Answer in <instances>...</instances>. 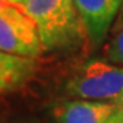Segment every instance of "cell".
<instances>
[{
    "instance_id": "cell-9",
    "label": "cell",
    "mask_w": 123,
    "mask_h": 123,
    "mask_svg": "<svg viewBox=\"0 0 123 123\" xmlns=\"http://www.w3.org/2000/svg\"><path fill=\"white\" fill-rule=\"evenodd\" d=\"M8 1H11V3H15V4H19V6H22V3L25 1V0H8Z\"/></svg>"
},
{
    "instance_id": "cell-3",
    "label": "cell",
    "mask_w": 123,
    "mask_h": 123,
    "mask_svg": "<svg viewBox=\"0 0 123 123\" xmlns=\"http://www.w3.org/2000/svg\"><path fill=\"white\" fill-rule=\"evenodd\" d=\"M44 51L36 22L22 6L0 0V52L36 59Z\"/></svg>"
},
{
    "instance_id": "cell-8",
    "label": "cell",
    "mask_w": 123,
    "mask_h": 123,
    "mask_svg": "<svg viewBox=\"0 0 123 123\" xmlns=\"http://www.w3.org/2000/svg\"><path fill=\"white\" fill-rule=\"evenodd\" d=\"M108 123H123V104L115 111V114L111 116Z\"/></svg>"
},
{
    "instance_id": "cell-4",
    "label": "cell",
    "mask_w": 123,
    "mask_h": 123,
    "mask_svg": "<svg viewBox=\"0 0 123 123\" xmlns=\"http://www.w3.org/2000/svg\"><path fill=\"white\" fill-rule=\"evenodd\" d=\"M118 108L116 101L77 98L53 103L49 114L55 123H108Z\"/></svg>"
},
{
    "instance_id": "cell-6",
    "label": "cell",
    "mask_w": 123,
    "mask_h": 123,
    "mask_svg": "<svg viewBox=\"0 0 123 123\" xmlns=\"http://www.w3.org/2000/svg\"><path fill=\"white\" fill-rule=\"evenodd\" d=\"M36 59L0 52V93L22 88L36 71Z\"/></svg>"
},
{
    "instance_id": "cell-1",
    "label": "cell",
    "mask_w": 123,
    "mask_h": 123,
    "mask_svg": "<svg viewBox=\"0 0 123 123\" xmlns=\"http://www.w3.org/2000/svg\"><path fill=\"white\" fill-rule=\"evenodd\" d=\"M22 7L37 25L44 51H70L84 41L86 29L74 0H25Z\"/></svg>"
},
{
    "instance_id": "cell-5",
    "label": "cell",
    "mask_w": 123,
    "mask_h": 123,
    "mask_svg": "<svg viewBox=\"0 0 123 123\" xmlns=\"http://www.w3.org/2000/svg\"><path fill=\"white\" fill-rule=\"evenodd\" d=\"M86 34L94 45L104 40L122 0H74Z\"/></svg>"
},
{
    "instance_id": "cell-7",
    "label": "cell",
    "mask_w": 123,
    "mask_h": 123,
    "mask_svg": "<svg viewBox=\"0 0 123 123\" xmlns=\"http://www.w3.org/2000/svg\"><path fill=\"white\" fill-rule=\"evenodd\" d=\"M105 60L112 64H123V29L116 31L104 51Z\"/></svg>"
},
{
    "instance_id": "cell-2",
    "label": "cell",
    "mask_w": 123,
    "mask_h": 123,
    "mask_svg": "<svg viewBox=\"0 0 123 123\" xmlns=\"http://www.w3.org/2000/svg\"><path fill=\"white\" fill-rule=\"evenodd\" d=\"M68 96L94 101L123 104V67L104 60H89L71 75L64 85Z\"/></svg>"
}]
</instances>
